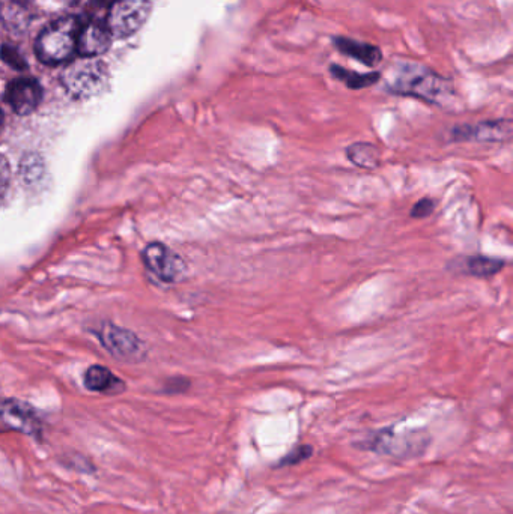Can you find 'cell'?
<instances>
[{
	"label": "cell",
	"mask_w": 513,
	"mask_h": 514,
	"mask_svg": "<svg viewBox=\"0 0 513 514\" xmlns=\"http://www.w3.org/2000/svg\"><path fill=\"white\" fill-rule=\"evenodd\" d=\"M80 26L82 23L76 17H64L47 26L35 46L38 59L47 65L70 61L74 53H77Z\"/></svg>",
	"instance_id": "7a4b0ae2"
},
{
	"label": "cell",
	"mask_w": 513,
	"mask_h": 514,
	"mask_svg": "<svg viewBox=\"0 0 513 514\" xmlns=\"http://www.w3.org/2000/svg\"><path fill=\"white\" fill-rule=\"evenodd\" d=\"M313 454L312 445H298L294 450L289 451L285 457L279 462V468H283V466H294L298 465V463L304 462V460L309 459Z\"/></svg>",
	"instance_id": "2e32d148"
},
{
	"label": "cell",
	"mask_w": 513,
	"mask_h": 514,
	"mask_svg": "<svg viewBox=\"0 0 513 514\" xmlns=\"http://www.w3.org/2000/svg\"><path fill=\"white\" fill-rule=\"evenodd\" d=\"M5 62L11 65V67L17 68V70H23L26 67L25 61H23L22 55L17 52L13 47L5 46L0 52Z\"/></svg>",
	"instance_id": "d6986e66"
},
{
	"label": "cell",
	"mask_w": 513,
	"mask_h": 514,
	"mask_svg": "<svg viewBox=\"0 0 513 514\" xmlns=\"http://www.w3.org/2000/svg\"><path fill=\"white\" fill-rule=\"evenodd\" d=\"M429 445V436L419 430L398 435L392 427L381 429L368 436L366 441L360 442L359 447L363 450L374 451L378 454H389L393 457H419L425 453Z\"/></svg>",
	"instance_id": "3957f363"
},
{
	"label": "cell",
	"mask_w": 513,
	"mask_h": 514,
	"mask_svg": "<svg viewBox=\"0 0 513 514\" xmlns=\"http://www.w3.org/2000/svg\"><path fill=\"white\" fill-rule=\"evenodd\" d=\"M37 429V417L29 406L14 400H0V432L17 430V432L34 433Z\"/></svg>",
	"instance_id": "9c48e42d"
},
{
	"label": "cell",
	"mask_w": 513,
	"mask_h": 514,
	"mask_svg": "<svg viewBox=\"0 0 513 514\" xmlns=\"http://www.w3.org/2000/svg\"><path fill=\"white\" fill-rule=\"evenodd\" d=\"M43 98V89L34 79H17L7 89V101L17 115H31Z\"/></svg>",
	"instance_id": "ba28073f"
},
{
	"label": "cell",
	"mask_w": 513,
	"mask_h": 514,
	"mask_svg": "<svg viewBox=\"0 0 513 514\" xmlns=\"http://www.w3.org/2000/svg\"><path fill=\"white\" fill-rule=\"evenodd\" d=\"M334 46L340 53L351 56V58L357 59L368 67H377L383 59V53L378 47L350 40V38H334Z\"/></svg>",
	"instance_id": "8fae6325"
},
{
	"label": "cell",
	"mask_w": 513,
	"mask_h": 514,
	"mask_svg": "<svg viewBox=\"0 0 513 514\" xmlns=\"http://www.w3.org/2000/svg\"><path fill=\"white\" fill-rule=\"evenodd\" d=\"M347 157L354 166L372 170L380 166L381 151L372 143H354V145L348 146Z\"/></svg>",
	"instance_id": "4fadbf2b"
},
{
	"label": "cell",
	"mask_w": 513,
	"mask_h": 514,
	"mask_svg": "<svg viewBox=\"0 0 513 514\" xmlns=\"http://www.w3.org/2000/svg\"><path fill=\"white\" fill-rule=\"evenodd\" d=\"M115 378L109 370L94 366L86 372L85 385L92 391H107L112 388Z\"/></svg>",
	"instance_id": "9a60e30c"
},
{
	"label": "cell",
	"mask_w": 513,
	"mask_h": 514,
	"mask_svg": "<svg viewBox=\"0 0 513 514\" xmlns=\"http://www.w3.org/2000/svg\"><path fill=\"white\" fill-rule=\"evenodd\" d=\"M504 265H506V262L495 259V257L470 256L465 257L459 270L467 276L489 279V277H494L495 274L503 271Z\"/></svg>",
	"instance_id": "7c38bea8"
},
{
	"label": "cell",
	"mask_w": 513,
	"mask_h": 514,
	"mask_svg": "<svg viewBox=\"0 0 513 514\" xmlns=\"http://www.w3.org/2000/svg\"><path fill=\"white\" fill-rule=\"evenodd\" d=\"M110 46V31L106 25L97 20L80 26L77 38V53L82 58H97Z\"/></svg>",
	"instance_id": "30bf717a"
},
{
	"label": "cell",
	"mask_w": 513,
	"mask_h": 514,
	"mask_svg": "<svg viewBox=\"0 0 513 514\" xmlns=\"http://www.w3.org/2000/svg\"><path fill=\"white\" fill-rule=\"evenodd\" d=\"M107 82L106 67L94 58H83L74 62L62 76L67 91L73 97L86 98L98 94Z\"/></svg>",
	"instance_id": "277c9868"
},
{
	"label": "cell",
	"mask_w": 513,
	"mask_h": 514,
	"mask_svg": "<svg viewBox=\"0 0 513 514\" xmlns=\"http://www.w3.org/2000/svg\"><path fill=\"white\" fill-rule=\"evenodd\" d=\"M149 14V0H115L107 17L110 34L127 38L136 34Z\"/></svg>",
	"instance_id": "5b68a950"
},
{
	"label": "cell",
	"mask_w": 513,
	"mask_h": 514,
	"mask_svg": "<svg viewBox=\"0 0 513 514\" xmlns=\"http://www.w3.org/2000/svg\"><path fill=\"white\" fill-rule=\"evenodd\" d=\"M11 170L7 158L0 155V200L4 199L7 194L8 187H10Z\"/></svg>",
	"instance_id": "e0dca14e"
},
{
	"label": "cell",
	"mask_w": 513,
	"mask_h": 514,
	"mask_svg": "<svg viewBox=\"0 0 513 514\" xmlns=\"http://www.w3.org/2000/svg\"><path fill=\"white\" fill-rule=\"evenodd\" d=\"M2 124H4V115L0 112V130H2Z\"/></svg>",
	"instance_id": "44dd1931"
},
{
	"label": "cell",
	"mask_w": 513,
	"mask_h": 514,
	"mask_svg": "<svg viewBox=\"0 0 513 514\" xmlns=\"http://www.w3.org/2000/svg\"><path fill=\"white\" fill-rule=\"evenodd\" d=\"M146 267L164 283H177L186 274V264L181 256L163 244H149L143 251Z\"/></svg>",
	"instance_id": "8992f818"
},
{
	"label": "cell",
	"mask_w": 513,
	"mask_h": 514,
	"mask_svg": "<svg viewBox=\"0 0 513 514\" xmlns=\"http://www.w3.org/2000/svg\"><path fill=\"white\" fill-rule=\"evenodd\" d=\"M435 202L429 197L419 200L416 205L411 209V217L413 218H426L434 212Z\"/></svg>",
	"instance_id": "ac0fdd59"
},
{
	"label": "cell",
	"mask_w": 513,
	"mask_h": 514,
	"mask_svg": "<svg viewBox=\"0 0 513 514\" xmlns=\"http://www.w3.org/2000/svg\"><path fill=\"white\" fill-rule=\"evenodd\" d=\"M512 137V122L509 119L480 122L476 125H461L452 131L455 142L501 143Z\"/></svg>",
	"instance_id": "52a82bcc"
},
{
	"label": "cell",
	"mask_w": 513,
	"mask_h": 514,
	"mask_svg": "<svg viewBox=\"0 0 513 514\" xmlns=\"http://www.w3.org/2000/svg\"><path fill=\"white\" fill-rule=\"evenodd\" d=\"M389 91L402 97H414L431 104H441L452 94L449 82L432 70L417 64L396 68L389 80Z\"/></svg>",
	"instance_id": "6da1fadb"
},
{
	"label": "cell",
	"mask_w": 513,
	"mask_h": 514,
	"mask_svg": "<svg viewBox=\"0 0 513 514\" xmlns=\"http://www.w3.org/2000/svg\"><path fill=\"white\" fill-rule=\"evenodd\" d=\"M330 70L337 80L344 82L350 89L368 88V86L375 85L380 80V74L378 73L357 74L353 73V71L345 70V68L337 67V65H333Z\"/></svg>",
	"instance_id": "5bb4252c"
},
{
	"label": "cell",
	"mask_w": 513,
	"mask_h": 514,
	"mask_svg": "<svg viewBox=\"0 0 513 514\" xmlns=\"http://www.w3.org/2000/svg\"><path fill=\"white\" fill-rule=\"evenodd\" d=\"M47 2H49L50 7H68L76 0H47Z\"/></svg>",
	"instance_id": "ffe728a7"
}]
</instances>
